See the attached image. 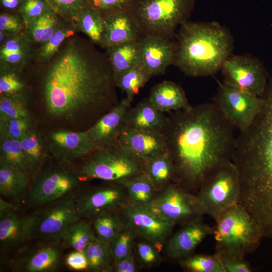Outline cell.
Segmentation results:
<instances>
[{"instance_id":"obj_1","label":"cell","mask_w":272,"mask_h":272,"mask_svg":"<svg viewBox=\"0 0 272 272\" xmlns=\"http://www.w3.org/2000/svg\"><path fill=\"white\" fill-rule=\"evenodd\" d=\"M175 111L162 132L175 168V179L188 191L198 189L215 172L232 161L234 127L214 102Z\"/></svg>"},{"instance_id":"obj_2","label":"cell","mask_w":272,"mask_h":272,"mask_svg":"<svg viewBox=\"0 0 272 272\" xmlns=\"http://www.w3.org/2000/svg\"><path fill=\"white\" fill-rule=\"evenodd\" d=\"M115 87L107 55L87 43H71L45 75V109L55 119L79 120L115 100Z\"/></svg>"},{"instance_id":"obj_3","label":"cell","mask_w":272,"mask_h":272,"mask_svg":"<svg viewBox=\"0 0 272 272\" xmlns=\"http://www.w3.org/2000/svg\"><path fill=\"white\" fill-rule=\"evenodd\" d=\"M173 64L187 76L213 75L232 54L233 39L216 22L187 21L180 26Z\"/></svg>"},{"instance_id":"obj_4","label":"cell","mask_w":272,"mask_h":272,"mask_svg":"<svg viewBox=\"0 0 272 272\" xmlns=\"http://www.w3.org/2000/svg\"><path fill=\"white\" fill-rule=\"evenodd\" d=\"M255 119L243 133L240 145L244 174L253 194L272 211V79Z\"/></svg>"},{"instance_id":"obj_5","label":"cell","mask_w":272,"mask_h":272,"mask_svg":"<svg viewBox=\"0 0 272 272\" xmlns=\"http://www.w3.org/2000/svg\"><path fill=\"white\" fill-rule=\"evenodd\" d=\"M215 221L213 234L215 253L219 255L245 258L264 237L258 223L240 203L228 209Z\"/></svg>"},{"instance_id":"obj_6","label":"cell","mask_w":272,"mask_h":272,"mask_svg":"<svg viewBox=\"0 0 272 272\" xmlns=\"http://www.w3.org/2000/svg\"><path fill=\"white\" fill-rule=\"evenodd\" d=\"M194 0H134L128 11L143 36L172 39L178 26L188 21Z\"/></svg>"},{"instance_id":"obj_7","label":"cell","mask_w":272,"mask_h":272,"mask_svg":"<svg viewBox=\"0 0 272 272\" xmlns=\"http://www.w3.org/2000/svg\"><path fill=\"white\" fill-rule=\"evenodd\" d=\"M144 172V162L117 141L97 148L79 168L77 175L84 180L100 179L121 184Z\"/></svg>"},{"instance_id":"obj_8","label":"cell","mask_w":272,"mask_h":272,"mask_svg":"<svg viewBox=\"0 0 272 272\" xmlns=\"http://www.w3.org/2000/svg\"><path fill=\"white\" fill-rule=\"evenodd\" d=\"M240 192L238 172L231 161L211 175L195 195L204 214L215 220L228 209L240 203Z\"/></svg>"},{"instance_id":"obj_9","label":"cell","mask_w":272,"mask_h":272,"mask_svg":"<svg viewBox=\"0 0 272 272\" xmlns=\"http://www.w3.org/2000/svg\"><path fill=\"white\" fill-rule=\"evenodd\" d=\"M214 103L226 119L240 132L252 124L263 105L262 97L220 84Z\"/></svg>"},{"instance_id":"obj_10","label":"cell","mask_w":272,"mask_h":272,"mask_svg":"<svg viewBox=\"0 0 272 272\" xmlns=\"http://www.w3.org/2000/svg\"><path fill=\"white\" fill-rule=\"evenodd\" d=\"M149 205L158 214L175 224L183 225L204 214L196 195L179 184L166 187Z\"/></svg>"},{"instance_id":"obj_11","label":"cell","mask_w":272,"mask_h":272,"mask_svg":"<svg viewBox=\"0 0 272 272\" xmlns=\"http://www.w3.org/2000/svg\"><path fill=\"white\" fill-rule=\"evenodd\" d=\"M224 83L231 87L262 97L266 89L263 66L256 58L231 54L221 69Z\"/></svg>"},{"instance_id":"obj_12","label":"cell","mask_w":272,"mask_h":272,"mask_svg":"<svg viewBox=\"0 0 272 272\" xmlns=\"http://www.w3.org/2000/svg\"><path fill=\"white\" fill-rule=\"evenodd\" d=\"M125 227L135 236L161 245L169 236L175 224L165 219L148 205L132 203L123 211Z\"/></svg>"},{"instance_id":"obj_13","label":"cell","mask_w":272,"mask_h":272,"mask_svg":"<svg viewBox=\"0 0 272 272\" xmlns=\"http://www.w3.org/2000/svg\"><path fill=\"white\" fill-rule=\"evenodd\" d=\"M79 180L76 174L65 169H47L33 184L29 192L30 201L37 206L50 204L70 194Z\"/></svg>"},{"instance_id":"obj_14","label":"cell","mask_w":272,"mask_h":272,"mask_svg":"<svg viewBox=\"0 0 272 272\" xmlns=\"http://www.w3.org/2000/svg\"><path fill=\"white\" fill-rule=\"evenodd\" d=\"M80 218L75 196L70 194L50 203L43 214L38 216L34 233L45 239H58L61 238L71 225Z\"/></svg>"},{"instance_id":"obj_15","label":"cell","mask_w":272,"mask_h":272,"mask_svg":"<svg viewBox=\"0 0 272 272\" xmlns=\"http://www.w3.org/2000/svg\"><path fill=\"white\" fill-rule=\"evenodd\" d=\"M140 63L152 77L161 75L173 64L176 43L172 39L145 36L140 40Z\"/></svg>"},{"instance_id":"obj_16","label":"cell","mask_w":272,"mask_h":272,"mask_svg":"<svg viewBox=\"0 0 272 272\" xmlns=\"http://www.w3.org/2000/svg\"><path fill=\"white\" fill-rule=\"evenodd\" d=\"M122 188L111 185L99 187L75 197L80 217H96L121 207L124 200Z\"/></svg>"},{"instance_id":"obj_17","label":"cell","mask_w":272,"mask_h":272,"mask_svg":"<svg viewBox=\"0 0 272 272\" xmlns=\"http://www.w3.org/2000/svg\"><path fill=\"white\" fill-rule=\"evenodd\" d=\"M48 140L51 153L66 161L89 155L98 148L89 137L87 130H57L50 133Z\"/></svg>"},{"instance_id":"obj_18","label":"cell","mask_w":272,"mask_h":272,"mask_svg":"<svg viewBox=\"0 0 272 272\" xmlns=\"http://www.w3.org/2000/svg\"><path fill=\"white\" fill-rule=\"evenodd\" d=\"M214 227L205 223L202 217L191 220L168 240L166 251L169 258L180 260L193 254L196 247L209 235Z\"/></svg>"},{"instance_id":"obj_19","label":"cell","mask_w":272,"mask_h":272,"mask_svg":"<svg viewBox=\"0 0 272 272\" xmlns=\"http://www.w3.org/2000/svg\"><path fill=\"white\" fill-rule=\"evenodd\" d=\"M117 141L144 162L167 152L165 138L161 132L123 128Z\"/></svg>"},{"instance_id":"obj_20","label":"cell","mask_w":272,"mask_h":272,"mask_svg":"<svg viewBox=\"0 0 272 272\" xmlns=\"http://www.w3.org/2000/svg\"><path fill=\"white\" fill-rule=\"evenodd\" d=\"M131 102L126 97L101 117L87 131L98 148L116 142L124 128Z\"/></svg>"},{"instance_id":"obj_21","label":"cell","mask_w":272,"mask_h":272,"mask_svg":"<svg viewBox=\"0 0 272 272\" xmlns=\"http://www.w3.org/2000/svg\"><path fill=\"white\" fill-rule=\"evenodd\" d=\"M103 16L104 31L101 45L107 48L140 40L143 36L135 19L128 10L109 13Z\"/></svg>"},{"instance_id":"obj_22","label":"cell","mask_w":272,"mask_h":272,"mask_svg":"<svg viewBox=\"0 0 272 272\" xmlns=\"http://www.w3.org/2000/svg\"><path fill=\"white\" fill-rule=\"evenodd\" d=\"M38 216H17L11 210L0 212V245L6 250L26 241L34 234Z\"/></svg>"},{"instance_id":"obj_23","label":"cell","mask_w":272,"mask_h":272,"mask_svg":"<svg viewBox=\"0 0 272 272\" xmlns=\"http://www.w3.org/2000/svg\"><path fill=\"white\" fill-rule=\"evenodd\" d=\"M167 121L168 117L155 108L147 98L130 108L123 128L162 132Z\"/></svg>"},{"instance_id":"obj_24","label":"cell","mask_w":272,"mask_h":272,"mask_svg":"<svg viewBox=\"0 0 272 272\" xmlns=\"http://www.w3.org/2000/svg\"><path fill=\"white\" fill-rule=\"evenodd\" d=\"M148 99L155 108L163 113L189 110L192 107L181 87L171 81H164L154 86Z\"/></svg>"},{"instance_id":"obj_25","label":"cell","mask_w":272,"mask_h":272,"mask_svg":"<svg viewBox=\"0 0 272 272\" xmlns=\"http://www.w3.org/2000/svg\"><path fill=\"white\" fill-rule=\"evenodd\" d=\"M140 40L107 48V55L115 82L122 75L140 63Z\"/></svg>"},{"instance_id":"obj_26","label":"cell","mask_w":272,"mask_h":272,"mask_svg":"<svg viewBox=\"0 0 272 272\" xmlns=\"http://www.w3.org/2000/svg\"><path fill=\"white\" fill-rule=\"evenodd\" d=\"M27 174L0 160L1 194L10 198L18 197L28 186Z\"/></svg>"},{"instance_id":"obj_27","label":"cell","mask_w":272,"mask_h":272,"mask_svg":"<svg viewBox=\"0 0 272 272\" xmlns=\"http://www.w3.org/2000/svg\"><path fill=\"white\" fill-rule=\"evenodd\" d=\"M59 258L60 252L57 247L46 245L35 249L26 257L22 265L27 271H50L57 266Z\"/></svg>"},{"instance_id":"obj_28","label":"cell","mask_w":272,"mask_h":272,"mask_svg":"<svg viewBox=\"0 0 272 272\" xmlns=\"http://www.w3.org/2000/svg\"><path fill=\"white\" fill-rule=\"evenodd\" d=\"M144 172L157 190L175 179V168L168 152L145 162Z\"/></svg>"},{"instance_id":"obj_29","label":"cell","mask_w":272,"mask_h":272,"mask_svg":"<svg viewBox=\"0 0 272 272\" xmlns=\"http://www.w3.org/2000/svg\"><path fill=\"white\" fill-rule=\"evenodd\" d=\"M84 252L88 263V270L109 271L113 268L114 260L110 244L97 239L88 244Z\"/></svg>"},{"instance_id":"obj_30","label":"cell","mask_w":272,"mask_h":272,"mask_svg":"<svg viewBox=\"0 0 272 272\" xmlns=\"http://www.w3.org/2000/svg\"><path fill=\"white\" fill-rule=\"evenodd\" d=\"M121 184L126 188L133 203L148 205L156 195L157 189L145 172Z\"/></svg>"},{"instance_id":"obj_31","label":"cell","mask_w":272,"mask_h":272,"mask_svg":"<svg viewBox=\"0 0 272 272\" xmlns=\"http://www.w3.org/2000/svg\"><path fill=\"white\" fill-rule=\"evenodd\" d=\"M94 218L93 227L97 238L108 244L125 228L123 219L112 212L102 213Z\"/></svg>"},{"instance_id":"obj_32","label":"cell","mask_w":272,"mask_h":272,"mask_svg":"<svg viewBox=\"0 0 272 272\" xmlns=\"http://www.w3.org/2000/svg\"><path fill=\"white\" fill-rule=\"evenodd\" d=\"M61 239L66 247L84 252L88 244L97 238L89 224L80 219L68 228Z\"/></svg>"},{"instance_id":"obj_33","label":"cell","mask_w":272,"mask_h":272,"mask_svg":"<svg viewBox=\"0 0 272 272\" xmlns=\"http://www.w3.org/2000/svg\"><path fill=\"white\" fill-rule=\"evenodd\" d=\"M151 78L140 63L134 65L116 82V86L126 94V98L131 102Z\"/></svg>"},{"instance_id":"obj_34","label":"cell","mask_w":272,"mask_h":272,"mask_svg":"<svg viewBox=\"0 0 272 272\" xmlns=\"http://www.w3.org/2000/svg\"><path fill=\"white\" fill-rule=\"evenodd\" d=\"M20 141L31 170H38L45 157L44 147L40 135L32 128Z\"/></svg>"},{"instance_id":"obj_35","label":"cell","mask_w":272,"mask_h":272,"mask_svg":"<svg viewBox=\"0 0 272 272\" xmlns=\"http://www.w3.org/2000/svg\"><path fill=\"white\" fill-rule=\"evenodd\" d=\"M83 31L94 42L101 45L104 31L103 16L92 5L83 9L77 16Z\"/></svg>"},{"instance_id":"obj_36","label":"cell","mask_w":272,"mask_h":272,"mask_svg":"<svg viewBox=\"0 0 272 272\" xmlns=\"http://www.w3.org/2000/svg\"><path fill=\"white\" fill-rule=\"evenodd\" d=\"M0 160L25 173L31 171L19 140L0 136Z\"/></svg>"},{"instance_id":"obj_37","label":"cell","mask_w":272,"mask_h":272,"mask_svg":"<svg viewBox=\"0 0 272 272\" xmlns=\"http://www.w3.org/2000/svg\"><path fill=\"white\" fill-rule=\"evenodd\" d=\"M180 266L190 272H225L218 254L191 255L179 260Z\"/></svg>"},{"instance_id":"obj_38","label":"cell","mask_w":272,"mask_h":272,"mask_svg":"<svg viewBox=\"0 0 272 272\" xmlns=\"http://www.w3.org/2000/svg\"><path fill=\"white\" fill-rule=\"evenodd\" d=\"M31 118L27 101L17 93L1 95L0 119Z\"/></svg>"},{"instance_id":"obj_39","label":"cell","mask_w":272,"mask_h":272,"mask_svg":"<svg viewBox=\"0 0 272 272\" xmlns=\"http://www.w3.org/2000/svg\"><path fill=\"white\" fill-rule=\"evenodd\" d=\"M56 17L53 9L49 10L31 22L32 38L37 42H45L56 31Z\"/></svg>"},{"instance_id":"obj_40","label":"cell","mask_w":272,"mask_h":272,"mask_svg":"<svg viewBox=\"0 0 272 272\" xmlns=\"http://www.w3.org/2000/svg\"><path fill=\"white\" fill-rule=\"evenodd\" d=\"M32 128L31 118L0 119V136L20 141Z\"/></svg>"},{"instance_id":"obj_41","label":"cell","mask_w":272,"mask_h":272,"mask_svg":"<svg viewBox=\"0 0 272 272\" xmlns=\"http://www.w3.org/2000/svg\"><path fill=\"white\" fill-rule=\"evenodd\" d=\"M135 235L128 228L123 229L110 243L114 262L132 254Z\"/></svg>"},{"instance_id":"obj_42","label":"cell","mask_w":272,"mask_h":272,"mask_svg":"<svg viewBox=\"0 0 272 272\" xmlns=\"http://www.w3.org/2000/svg\"><path fill=\"white\" fill-rule=\"evenodd\" d=\"M52 9L46 0H24L21 8L26 22H31L46 11Z\"/></svg>"},{"instance_id":"obj_43","label":"cell","mask_w":272,"mask_h":272,"mask_svg":"<svg viewBox=\"0 0 272 272\" xmlns=\"http://www.w3.org/2000/svg\"><path fill=\"white\" fill-rule=\"evenodd\" d=\"M51 7L62 13L77 16L86 7L91 5L90 0H46Z\"/></svg>"},{"instance_id":"obj_44","label":"cell","mask_w":272,"mask_h":272,"mask_svg":"<svg viewBox=\"0 0 272 272\" xmlns=\"http://www.w3.org/2000/svg\"><path fill=\"white\" fill-rule=\"evenodd\" d=\"M71 32L64 29L56 30L47 40L40 51V56L43 59L50 58L58 50L65 39L69 36Z\"/></svg>"},{"instance_id":"obj_45","label":"cell","mask_w":272,"mask_h":272,"mask_svg":"<svg viewBox=\"0 0 272 272\" xmlns=\"http://www.w3.org/2000/svg\"><path fill=\"white\" fill-rule=\"evenodd\" d=\"M156 245L147 240L138 243L137 254L142 263L146 265H152L160 261V253Z\"/></svg>"},{"instance_id":"obj_46","label":"cell","mask_w":272,"mask_h":272,"mask_svg":"<svg viewBox=\"0 0 272 272\" xmlns=\"http://www.w3.org/2000/svg\"><path fill=\"white\" fill-rule=\"evenodd\" d=\"M103 15L114 12L128 10L134 0H90Z\"/></svg>"},{"instance_id":"obj_47","label":"cell","mask_w":272,"mask_h":272,"mask_svg":"<svg viewBox=\"0 0 272 272\" xmlns=\"http://www.w3.org/2000/svg\"><path fill=\"white\" fill-rule=\"evenodd\" d=\"M218 255L225 272H251L252 271L249 264L245 258L220 256L218 254Z\"/></svg>"},{"instance_id":"obj_48","label":"cell","mask_w":272,"mask_h":272,"mask_svg":"<svg viewBox=\"0 0 272 272\" xmlns=\"http://www.w3.org/2000/svg\"><path fill=\"white\" fill-rule=\"evenodd\" d=\"M24 85L23 83L14 74L7 73L0 78V92L1 95H10L17 93Z\"/></svg>"},{"instance_id":"obj_49","label":"cell","mask_w":272,"mask_h":272,"mask_svg":"<svg viewBox=\"0 0 272 272\" xmlns=\"http://www.w3.org/2000/svg\"><path fill=\"white\" fill-rule=\"evenodd\" d=\"M66 265L75 270H88V263L84 252L75 250L69 254L65 260Z\"/></svg>"},{"instance_id":"obj_50","label":"cell","mask_w":272,"mask_h":272,"mask_svg":"<svg viewBox=\"0 0 272 272\" xmlns=\"http://www.w3.org/2000/svg\"><path fill=\"white\" fill-rule=\"evenodd\" d=\"M137 266L132 254L118 261L115 262L113 269L116 272H135Z\"/></svg>"},{"instance_id":"obj_51","label":"cell","mask_w":272,"mask_h":272,"mask_svg":"<svg viewBox=\"0 0 272 272\" xmlns=\"http://www.w3.org/2000/svg\"><path fill=\"white\" fill-rule=\"evenodd\" d=\"M20 27L18 19L15 17L1 14L0 16V30L1 31H16Z\"/></svg>"},{"instance_id":"obj_52","label":"cell","mask_w":272,"mask_h":272,"mask_svg":"<svg viewBox=\"0 0 272 272\" xmlns=\"http://www.w3.org/2000/svg\"><path fill=\"white\" fill-rule=\"evenodd\" d=\"M23 55V51L20 52H5L1 51V57L9 63L19 62Z\"/></svg>"},{"instance_id":"obj_53","label":"cell","mask_w":272,"mask_h":272,"mask_svg":"<svg viewBox=\"0 0 272 272\" xmlns=\"http://www.w3.org/2000/svg\"><path fill=\"white\" fill-rule=\"evenodd\" d=\"M1 51L5 52L22 51L20 44L14 40H10L8 41L2 48Z\"/></svg>"},{"instance_id":"obj_54","label":"cell","mask_w":272,"mask_h":272,"mask_svg":"<svg viewBox=\"0 0 272 272\" xmlns=\"http://www.w3.org/2000/svg\"><path fill=\"white\" fill-rule=\"evenodd\" d=\"M20 2V0H1L2 6L9 9H15L18 6Z\"/></svg>"},{"instance_id":"obj_55","label":"cell","mask_w":272,"mask_h":272,"mask_svg":"<svg viewBox=\"0 0 272 272\" xmlns=\"http://www.w3.org/2000/svg\"><path fill=\"white\" fill-rule=\"evenodd\" d=\"M12 209V206L11 204L6 201L3 198L1 197L0 198V212L6 211Z\"/></svg>"},{"instance_id":"obj_56","label":"cell","mask_w":272,"mask_h":272,"mask_svg":"<svg viewBox=\"0 0 272 272\" xmlns=\"http://www.w3.org/2000/svg\"><path fill=\"white\" fill-rule=\"evenodd\" d=\"M0 35H1L0 39H1V41L3 39V34L2 32V31H1Z\"/></svg>"}]
</instances>
